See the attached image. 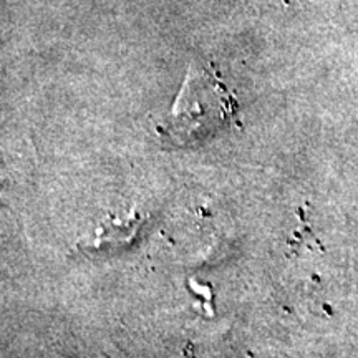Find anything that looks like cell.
Here are the masks:
<instances>
[{
  "label": "cell",
  "instance_id": "cell-1",
  "mask_svg": "<svg viewBox=\"0 0 358 358\" xmlns=\"http://www.w3.org/2000/svg\"><path fill=\"white\" fill-rule=\"evenodd\" d=\"M234 98L204 69H191L174 101L164 131L179 143L216 131L234 115Z\"/></svg>",
  "mask_w": 358,
  "mask_h": 358
}]
</instances>
